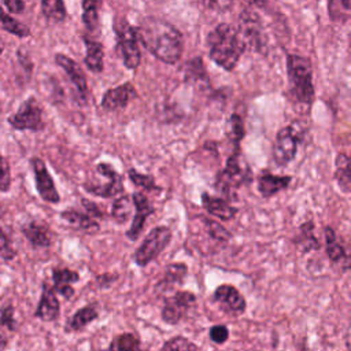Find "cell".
I'll use <instances>...</instances> for the list:
<instances>
[{"label":"cell","instance_id":"6da1fadb","mask_svg":"<svg viewBox=\"0 0 351 351\" xmlns=\"http://www.w3.org/2000/svg\"><path fill=\"white\" fill-rule=\"evenodd\" d=\"M140 43L158 60L176 64L184 51V38L177 27L156 16H147L137 26Z\"/></svg>","mask_w":351,"mask_h":351},{"label":"cell","instance_id":"7a4b0ae2","mask_svg":"<svg viewBox=\"0 0 351 351\" xmlns=\"http://www.w3.org/2000/svg\"><path fill=\"white\" fill-rule=\"evenodd\" d=\"M210 59L226 71H232L247 45L239 32L229 23L217 25L207 36Z\"/></svg>","mask_w":351,"mask_h":351},{"label":"cell","instance_id":"3957f363","mask_svg":"<svg viewBox=\"0 0 351 351\" xmlns=\"http://www.w3.org/2000/svg\"><path fill=\"white\" fill-rule=\"evenodd\" d=\"M287 74L289 81V92L292 97L310 106L314 100V85H313V69L307 58L291 53L287 56Z\"/></svg>","mask_w":351,"mask_h":351},{"label":"cell","instance_id":"277c9868","mask_svg":"<svg viewBox=\"0 0 351 351\" xmlns=\"http://www.w3.org/2000/svg\"><path fill=\"white\" fill-rule=\"evenodd\" d=\"M252 171L240 152V147L234 148L226 160V166L218 173L215 180V189L225 195L226 199H236V191L250 184Z\"/></svg>","mask_w":351,"mask_h":351},{"label":"cell","instance_id":"5b68a950","mask_svg":"<svg viewBox=\"0 0 351 351\" xmlns=\"http://www.w3.org/2000/svg\"><path fill=\"white\" fill-rule=\"evenodd\" d=\"M117 45L121 53L123 66L129 70H136L141 62V51L138 47L140 38L137 33V27L129 25L125 19L119 18L114 25Z\"/></svg>","mask_w":351,"mask_h":351},{"label":"cell","instance_id":"8992f818","mask_svg":"<svg viewBox=\"0 0 351 351\" xmlns=\"http://www.w3.org/2000/svg\"><path fill=\"white\" fill-rule=\"evenodd\" d=\"M171 240V230L170 228L160 225L154 228L141 241V244L134 251L133 259L137 266L145 267L154 259H156L160 252L169 245Z\"/></svg>","mask_w":351,"mask_h":351},{"label":"cell","instance_id":"52a82bcc","mask_svg":"<svg viewBox=\"0 0 351 351\" xmlns=\"http://www.w3.org/2000/svg\"><path fill=\"white\" fill-rule=\"evenodd\" d=\"M96 171L100 173L101 176L106 177V181L101 182L99 180H90V181H85L84 182V189L93 195V196H99V197H114L121 195V192H123V180L122 176L117 171V169L107 162H100L96 165Z\"/></svg>","mask_w":351,"mask_h":351},{"label":"cell","instance_id":"ba28073f","mask_svg":"<svg viewBox=\"0 0 351 351\" xmlns=\"http://www.w3.org/2000/svg\"><path fill=\"white\" fill-rule=\"evenodd\" d=\"M7 122L12 129L21 132H41L45 128L43 121V108L34 96H29L23 100L16 112L7 118Z\"/></svg>","mask_w":351,"mask_h":351},{"label":"cell","instance_id":"9c48e42d","mask_svg":"<svg viewBox=\"0 0 351 351\" xmlns=\"http://www.w3.org/2000/svg\"><path fill=\"white\" fill-rule=\"evenodd\" d=\"M302 141V130L298 129L296 123L281 128L273 143V160L277 166L282 167L292 162L298 152V145Z\"/></svg>","mask_w":351,"mask_h":351},{"label":"cell","instance_id":"30bf717a","mask_svg":"<svg viewBox=\"0 0 351 351\" xmlns=\"http://www.w3.org/2000/svg\"><path fill=\"white\" fill-rule=\"evenodd\" d=\"M239 32L247 47L261 53L266 51V37L263 33L262 22L254 10L244 8L241 11L239 16Z\"/></svg>","mask_w":351,"mask_h":351},{"label":"cell","instance_id":"8fae6325","mask_svg":"<svg viewBox=\"0 0 351 351\" xmlns=\"http://www.w3.org/2000/svg\"><path fill=\"white\" fill-rule=\"evenodd\" d=\"M195 306L196 296L193 292L178 291L171 296H166L160 311L162 321L169 325H176L186 318V315Z\"/></svg>","mask_w":351,"mask_h":351},{"label":"cell","instance_id":"7c38bea8","mask_svg":"<svg viewBox=\"0 0 351 351\" xmlns=\"http://www.w3.org/2000/svg\"><path fill=\"white\" fill-rule=\"evenodd\" d=\"M55 62L67 74L70 82L73 84L75 90L74 93L75 101L80 106H85L88 103V84H86V78L82 69L78 66L75 60H73L70 56L63 53H56Z\"/></svg>","mask_w":351,"mask_h":351},{"label":"cell","instance_id":"4fadbf2b","mask_svg":"<svg viewBox=\"0 0 351 351\" xmlns=\"http://www.w3.org/2000/svg\"><path fill=\"white\" fill-rule=\"evenodd\" d=\"M30 166L32 170L34 173V181H36V189L37 193L40 195V197L51 204H56L60 202V196L59 192L55 186V182L47 169L45 162L38 158V156H33L30 158Z\"/></svg>","mask_w":351,"mask_h":351},{"label":"cell","instance_id":"5bb4252c","mask_svg":"<svg viewBox=\"0 0 351 351\" xmlns=\"http://www.w3.org/2000/svg\"><path fill=\"white\" fill-rule=\"evenodd\" d=\"M213 302L217 303L221 310L232 315L243 314L247 306L244 296L230 284L219 285L213 293Z\"/></svg>","mask_w":351,"mask_h":351},{"label":"cell","instance_id":"9a60e30c","mask_svg":"<svg viewBox=\"0 0 351 351\" xmlns=\"http://www.w3.org/2000/svg\"><path fill=\"white\" fill-rule=\"evenodd\" d=\"M324 233L326 255L332 265L339 267L340 271L351 270V252L337 240V236L330 226H326Z\"/></svg>","mask_w":351,"mask_h":351},{"label":"cell","instance_id":"2e32d148","mask_svg":"<svg viewBox=\"0 0 351 351\" xmlns=\"http://www.w3.org/2000/svg\"><path fill=\"white\" fill-rule=\"evenodd\" d=\"M137 97V90L132 82L121 84L112 89H108L103 93L101 108L106 111H117L119 108L128 107V104Z\"/></svg>","mask_w":351,"mask_h":351},{"label":"cell","instance_id":"e0dca14e","mask_svg":"<svg viewBox=\"0 0 351 351\" xmlns=\"http://www.w3.org/2000/svg\"><path fill=\"white\" fill-rule=\"evenodd\" d=\"M132 197H133V203H134V217H133L130 228L126 232V236H128V239L134 241L140 237L147 218L151 214H154L155 208L143 192H134L132 195Z\"/></svg>","mask_w":351,"mask_h":351},{"label":"cell","instance_id":"ac0fdd59","mask_svg":"<svg viewBox=\"0 0 351 351\" xmlns=\"http://www.w3.org/2000/svg\"><path fill=\"white\" fill-rule=\"evenodd\" d=\"M56 291L53 287H51L47 281L43 282L41 287V298L38 302V306L34 311V315L44 321V322H52L59 318L60 314V303L56 296Z\"/></svg>","mask_w":351,"mask_h":351},{"label":"cell","instance_id":"d6986e66","mask_svg":"<svg viewBox=\"0 0 351 351\" xmlns=\"http://www.w3.org/2000/svg\"><path fill=\"white\" fill-rule=\"evenodd\" d=\"M188 273V267L182 262H174L166 266L162 278L155 285V293L165 295L167 291L173 289L174 287L182 285Z\"/></svg>","mask_w":351,"mask_h":351},{"label":"cell","instance_id":"ffe728a7","mask_svg":"<svg viewBox=\"0 0 351 351\" xmlns=\"http://www.w3.org/2000/svg\"><path fill=\"white\" fill-rule=\"evenodd\" d=\"M291 181V176H276L267 170H263L258 176V191L262 197L269 199L276 193L287 189Z\"/></svg>","mask_w":351,"mask_h":351},{"label":"cell","instance_id":"44dd1931","mask_svg":"<svg viewBox=\"0 0 351 351\" xmlns=\"http://www.w3.org/2000/svg\"><path fill=\"white\" fill-rule=\"evenodd\" d=\"M202 204H203L204 210L210 215H213V217H215V218H218L221 221H230V219H233L237 215V211H239L228 200L211 196L207 192L202 193Z\"/></svg>","mask_w":351,"mask_h":351},{"label":"cell","instance_id":"7402d4cb","mask_svg":"<svg viewBox=\"0 0 351 351\" xmlns=\"http://www.w3.org/2000/svg\"><path fill=\"white\" fill-rule=\"evenodd\" d=\"M21 232L23 233V236L27 239V241L34 250L51 247V233H49V228L45 223L33 219L22 225Z\"/></svg>","mask_w":351,"mask_h":351},{"label":"cell","instance_id":"603a6c76","mask_svg":"<svg viewBox=\"0 0 351 351\" xmlns=\"http://www.w3.org/2000/svg\"><path fill=\"white\" fill-rule=\"evenodd\" d=\"M52 281L53 288L59 295H62L64 299H71V296L74 295L73 284L80 281V274L67 267H53Z\"/></svg>","mask_w":351,"mask_h":351},{"label":"cell","instance_id":"cb8c5ba5","mask_svg":"<svg viewBox=\"0 0 351 351\" xmlns=\"http://www.w3.org/2000/svg\"><path fill=\"white\" fill-rule=\"evenodd\" d=\"M99 317V306L97 303H89L80 310H77L66 322L64 330L66 332H80L82 330L86 325L97 319Z\"/></svg>","mask_w":351,"mask_h":351},{"label":"cell","instance_id":"d4e9b609","mask_svg":"<svg viewBox=\"0 0 351 351\" xmlns=\"http://www.w3.org/2000/svg\"><path fill=\"white\" fill-rule=\"evenodd\" d=\"M85 44V58L84 63L92 73H101L104 66V51L100 41H96L89 37H84Z\"/></svg>","mask_w":351,"mask_h":351},{"label":"cell","instance_id":"484cf974","mask_svg":"<svg viewBox=\"0 0 351 351\" xmlns=\"http://www.w3.org/2000/svg\"><path fill=\"white\" fill-rule=\"evenodd\" d=\"M184 81L192 85L207 86L210 84L208 74L200 56L192 58L184 64Z\"/></svg>","mask_w":351,"mask_h":351},{"label":"cell","instance_id":"4316f807","mask_svg":"<svg viewBox=\"0 0 351 351\" xmlns=\"http://www.w3.org/2000/svg\"><path fill=\"white\" fill-rule=\"evenodd\" d=\"M60 218L80 230L92 232L99 229V222L95 221L93 217L89 215L88 213H81L77 210H66L60 213Z\"/></svg>","mask_w":351,"mask_h":351},{"label":"cell","instance_id":"83f0119b","mask_svg":"<svg viewBox=\"0 0 351 351\" xmlns=\"http://www.w3.org/2000/svg\"><path fill=\"white\" fill-rule=\"evenodd\" d=\"M335 180L341 191L351 193V155L339 154L336 156Z\"/></svg>","mask_w":351,"mask_h":351},{"label":"cell","instance_id":"f1b7e54d","mask_svg":"<svg viewBox=\"0 0 351 351\" xmlns=\"http://www.w3.org/2000/svg\"><path fill=\"white\" fill-rule=\"evenodd\" d=\"M313 230H314L313 221H307L299 226V234L295 237L293 243L296 245H299L303 252L319 248V243H318L317 237L314 236Z\"/></svg>","mask_w":351,"mask_h":351},{"label":"cell","instance_id":"f546056e","mask_svg":"<svg viewBox=\"0 0 351 351\" xmlns=\"http://www.w3.org/2000/svg\"><path fill=\"white\" fill-rule=\"evenodd\" d=\"M132 204L133 197H130L129 195H122L117 197L111 207L112 219H115V222L118 223H125L132 215Z\"/></svg>","mask_w":351,"mask_h":351},{"label":"cell","instance_id":"4dcf8cb0","mask_svg":"<svg viewBox=\"0 0 351 351\" xmlns=\"http://www.w3.org/2000/svg\"><path fill=\"white\" fill-rule=\"evenodd\" d=\"M101 0H82V22L89 32L99 26V10Z\"/></svg>","mask_w":351,"mask_h":351},{"label":"cell","instance_id":"1f68e13d","mask_svg":"<svg viewBox=\"0 0 351 351\" xmlns=\"http://www.w3.org/2000/svg\"><path fill=\"white\" fill-rule=\"evenodd\" d=\"M245 130H244V123L243 119L239 114H232L228 119L226 123V137L228 140L233 144L234 148H237L244 138Z\"/></svg>","mask_w":351,"mask_h":351},{"label":"cell","instance_id":"d6a6232c","mask_svg":"<svg viewBox=\"0 0 351 351\" xmlns=\"http://www.w3.org/2000/svg\"><path fill=\"white\" fill-rule=\"evenodd\" d=\"M41 11L44 16L52 22H63L66 18L63 0H41Z\"/></svg>","mask_w":351,"mask_h":351},{"label":"cell","instance_id":"836d02e7","mask_svg":"<svg viewBox=\"0 0 351 351\" xmlns=\"http://www.w3.org/2000/svg\"><path fill=\"white\" fill-rule=\"evenodd\" d=\"M141 344L136 335L133 333H121L114 337V340L110 343V350H118V351H136L140 350Z\"/></svg>","mask_w":351,"mask_h":351},{"label":"cell","instance_id":"e575fe53","mask_svg":"<svg viewBox=\"0 0 351 351\" xmlns=\"http://www.w3.org/2000/svg\"><path fill=\"white\" fill-rule=\"evenodd\" d=\"M128 176H129V180L136 185V186H140L145 191H156V192H160L162 191V186H159L155 181V178L149 174H143V173H138L136 169H129L128 170Z\"/></svg>","mask_w":351,"mask_h":351},{"label":"cell","instance_id":"d590c367","mask_svg":"<svg viewBox=\"0 0 351 351\" xmlns=\"http://www.w3.org/2000/svg\"><path fill=\"white\" fill-rule=\"evenodd\" d=\"M203 225L206 226V230L208 233V236L211 239H214L215 241H221V243H228L232 237V234L217 221L214 219H210V218H206V217H200Z\"/></svg>","mask_w":351,"mask_h":351},{"label":"cell","instance_id":"8d00e7d4","mask_svg":"<svg viewBox=\"0 0 351 351\" xmlns=\"http://www.w3.org/2000/svg\"><path fill=\"white\" fill-rule=\"evenodd\" d=\"M1 25L5 32H8L19 38L27 37L30 34V30L26 25H23L22 22H19L18 19H15L14 16H11L7 12H3V15H1Z\"/></svg>","mask_w":351,"mask_h":351},{"label":"cell","instance_id":"74e56055","mask_svg":"<svg viewBox=\"0 0 351 351\" xmlns=\"http://www.w3.org/2000/svg\"><path fill=\"white\" fill-rule=\"evenodd\" d=\"M199 347L184 336H176L165 341L160 350H197Z\"/></svg>","mask_w":351,"mask_h":351},{"label":"cell","instance_id":"f35d334b","mask_svg":"<svg viewBox=\"0 0 351 351\" xmlns=\"http://www.w3.org/2000/svg\"><path fill=\"white\" fill-rule=\"evenodd\" d=\"M0 255H1V261L4 263L11 262L15 256H16V251L12 247V243L10 241V239L7 237L5 232L1 230V241H0Z\"/></svg>","mask_w":351,"mask_h":351},{"label":"cell","instance_id":"ab89813d","mask_svg":"<svg viewBox=\"0 0 351 351\" xmlns=\"http://www.w3.org/2000/svg\"><path fill=\"white\" fill-rule=\"evenodd\" d=\"M0 321L1 326L7 328L8 330H15L16 329V319L14 317V307L11 303H5L1 307V314H0Z\"/></svg>","mask_w":351,"mask_h":351},{"label":"cell","instance_id":"60d3db41","mask_svg":"<svg viewBox=\"0 0 351 351\" xmlns=\"http://www.w3.org/2000/svg\"><path fill=\"white\" fill-rule=\"evenodd\" d=\"M210 340L215 344H223L229 339V329L225 325H213L208 330Z\"/></svg>","mask_w":351,"mask_h":351},{"label":"cell","instance_id":"b9f144b4","mask_svg":"<svg viewBox=\"0 0 351 351\" xmlns=\"http://www.w3.org/2000/svg\"><path fill=\"white\" fill-rule=\"evenodd\" d=\"M11 185V176H10V167L7 163L5 156L1 158V180H0V189L3 193H5L10 189Z\"/></svg>","mask_w":351,"mask_h":351},{"label":"cell","instance_id":"7bdbcfd3","mask_svg":"<svg viewBox=\"0 0 351 351\" xmlns=\"http://www.w3.org/2000/svg\"><path fill=\"white\" fill-rule=\"evenodd\" d=\"M203 4L213 11H226L232 7L234 0H202Z\"/></svg>","mask_w":351,"mask_h":351},{"label":"cell","instance_id":"ee69618b","mask_svg":"<svg viewBox=\"0 0 351 351\" xmlns=\"http://www.w3.org/2000/svg\"><path fill=\"white\" fill-rule=\"evenodd\" d=\"M81 204L84 206L85 211H86L89 215H92L93 218H101V217H103V213H101L100 207H99L96 203H93L92 200L82 199V200H81Z\"/></svg>","mask_w":351,"mask_h":351},{"label":"cell","instance_id":"f6af8a7d","mask_svg":"<svg viewBox=\"0 0 351 351\" xmlns=\"http://www.w3.org/2000/svg\"><path fill=\"white\" fill-rule=\"evenodd\" d=\"M16 59H18V62H19V66L26 71V74H27V77L32 74V71H33V63L30 62V59H29V56L22 51V49H18V52H16Z\"/></svg>","mask_w":351,"mask_h":351},{"label":"cell","instance_id":"bcb514c9","mask_svg":"<svg viewBox=\"0 0 351 351\" xmlns=\"http://www.w3.org/2000/svg\"><path fill=\"white\" fill-rule=\"evenodd\" d=\"M3 4L11 14H21L25 10L23 0H3Z\"/></svg>","mask_w":351,"mask_h":351},{"label":"cell","instance_id":"7dc6e473","mask_svg":"<svg viewBox=\"0 0 351 351\" xmlns=\"http://www.w3.org/2000/svg\"><path fill=\"white\" fill-rule=\"evenodd\" d=\"M250 5H254V7H258V8H262L267 4V0H245Z\"/></svg>","mask_w":351,"mask_h":351},{"label":"cell","instance_id":"c3c4849f","mask_svg":"<svg viewBox=\"0 0 351 351\" xmlns=\"http://www.w3.org/2000/svg\"><path fill=\"white\" fill-rule=\"evenodd\" d=\"M341 3L347 10H351V0H341Z\"/></svg>","mask_w":351,"mask_h":351}]
</instances>
